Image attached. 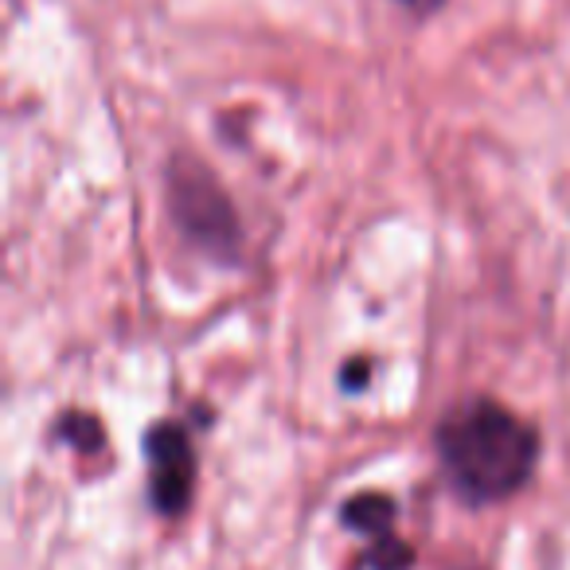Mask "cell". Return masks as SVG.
Wrapping results in <instances>:
<instances>
[{"label": "cell", "instance_id": "5b68a950", "mask_svg": "<svg viewBox=\"0 0 570 570\" xmlns=\"http://www.w3.org/2000/svg\"><path fill=\"white\" fill-rule=\"evenodd\" d=\"M364 567L367 570H411L414 567V547L403 543L395 535H383V539H372L364 554Z\"/></svg>", "mask_w": 570, "mask_h": 570}, {"label": "cell", "instance_id": "6da1fadb", "mask_svg": "<svg viewBox=\"0 0 570 570\" xmlns=\"http://www.w3.org/2000/svg\"><path fill=\"white\" fill-rule=\"evenodd\" d=\"M445 481L469 504H497L528 484L539 458V438L523 419L492 399L453 406L434 430Z\"/></svg>", "mask_w": 570, "mask_h": 570}, {"label": "cell", "instance_id": "3957f363", "mask_svg": "<svg viewBox=\"0 0 570 570\" xmlns=\"http://www.w3.org/2000/svg\"><path fill=\"white\" fill-rule=\"evenodd\" d=\"M149 458V500L160 515H180L196 492V450L191 438L176 422H157L145 434Z\"/></svg>", "mask_w": 570, "mask_h": 570}, {"label": "cell", "instance_id": "8992f818", "mask_svg": "<svg viewBox=\"0 0 570 570\" xmlns=\"http://www.w3.org/2000/svg\"><path fill=\"white\" fill-rule=\"evenodd\" d=\"M59 434H63V442L79 445L82 453L102 450V426H98V419H90V414H67V419L59 422Z\"/></svg>", "mask_w": 570, "mask_h": 570}, {"label": "cell", "instance_id": "7a4b0ae2", "mask_svg": "<svg viewBox=\"0 0 570 570\" xmlns=\"http://www.w3.org/2000/svg\"><path fill=\"white\" fill-rule=\"evenodd\" d=\"M168 207H173L176 227L204 254L235 262V254L243 250L235 207L219 188V180L196 157H176L168 168Z\"/></svg>", "mask_w": 570, "mask_h": 570}, {"label": "cell", "instance_id": "52a82bcc", "mask_svg": "<svg viewBox=\"0 0 570 570\" xmlns=\"http://www.w3.org/2000/svg\"><path fill=\"white\" fill-rule=\"evenodd\" d=\"M367 372H372V364H367V360H356V364H352L348 372H344V380H341V383H344V387L356 391V387H364Z\"/></svg>", "mask_w": 570, "mask_h": 570}, {"label": "cell", "instance_id": "277c9868", "mask_svg": "<svg viewBox=\"0 0 570 570\" xmlns=\"http://www.w3.org/2000/svg\"><path fill=\"white\" fill-rule=\"evenodd\" d=\"M341 520L344 528L360 531L364 539H383L395 528V500L383 492H360L341 508Z\"/></svg>", "mask_w": 570, "mask_h": 570}, {"label": "cell", "instance_id": "ba28073f", "mask_svg": "<svg viewBox=\"0 0 570 570\" xmlns=\"http://www.w3.org/2000/svg\"><path fill=\"white\" fill-rule=\"evenodd\" d=\"M403 4H411V9H438L442 0H403Z\"/></svg>", "mask_w": 570, "mask_h": 570}]
</instances>
